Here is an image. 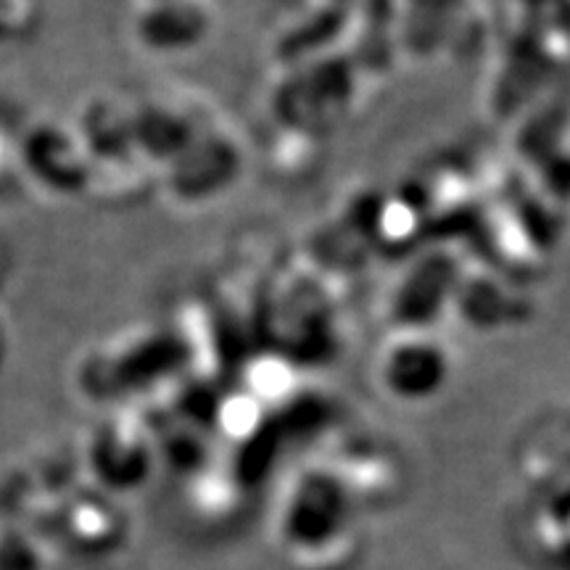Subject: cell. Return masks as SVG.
<instances>
[{"label":"cell","mask_w":570,"mask_h":570,"mask_svg":"<svg viewBox=\"0 0 570 570\" xmlns=\"http://www.w3.org/2000/svg\"><path fill=\"white\" fill-rule=\"evenodd\" d=\"M206 24L202 0H148L140 13V32L151 40H180Z\"/></svg>","instance_id":"1"},{"label":"cell","mask_w":570,"mask_h":570,"mask_svg":"<svg viewBox=\"0 0 570 570\" xmlns=\"http://www.w3.org/2000/svg\"><path fill=\"white\" fill-rule=\"evenodd\" d=\"M312 3H317L320 9H338L341 0H312Z\"/></svg>","instance_id":"3"},{"label":"cell","mask_w":570,"mask_h":570,"mask_svg":"<svg viewBox=\"0 0 570 570\" xmlns=\"http://www.w3.org/2000/svg\"><path fill=\"white\" fill-rule=\"evenodd\" d=\"M35 0H0V40L19 38L32 24Z\"/></svg>","instance_id":"2"}]
</instances>
